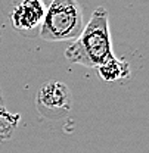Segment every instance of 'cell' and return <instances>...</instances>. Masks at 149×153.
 Instances as JSON below:
<instances>
[{"label": "cell", "instance_id": "277c9868", "mask_svg": "<svg viewBox=\"0 0 149 153\" xmlns=\"http://www.w3.org/2000/svg\"><path fill=\"white\" fill-rule=\"evenodd\" d=\"M71 106V90L62 81H47L38 88L36 96V108L43 118L61 119L70 114Z\"/></svg>", "mask_w": 149, "mask_h": 153}, {"label": "cell", "instance_id": "8992f818", "mask_svg": "<svg viewBox=\"0 0 149 153\" xmlns=\"http://www.w3.org/2000/svg\"><path fill=\"white\" fill-rule=\"evenodd\" d=\"M19 121H21L19 114L7 111L3 96H1V88H0V143L7 141L13 135Z\"/></svg>", "mask_w": 149, "mask_h": 153}, {"label": "cell", "instance_id": "3957f363", "mask_svg": "<svg viewBox=\"0 0 149 153\" xmlns=\"http://www.w3.org/2000/svg\"><path fill=\"white\" fill-rule=\"evenodd\" d=\"M12 28L24 37H37L49 0H0Z\"/></svg>", "mask_w": 149, "mask_h": 153}, {"label": "cell", "instance_id": "5b68a950", "mask_svg": "<svg viewBox=\"0 0 149 153\" xmlns=\"http://www.w3.org/2000/svg\"><path fill=\"white\" fill-rule=\"evenodd\" d=\"M97 69V75L102 81L105 82H115L120 79H126L130 76V65L129 62L118 59L114 56L112 59L103 62L100 66L96 68Z\"/></svg>", "mask_w": 149, "mask_h": 153}, {"label": "cell", "instance_id": "52a82bcc", "mask_svg": "<svg viewBox=\"0 0 149 153\" xmlns=\"http://www.w3.org/2000/svg\"><path fill=\"white\" fill-rule=\"evenodd\" d=\"M0 44H1V30H0Z\"/></svg>", "mask_w": 149, "mask_h": 153}, {"label": "cell", "instance_id": "6da1fadb", "mask_svg": "<svg viewBox=\"0 0 149 153\" xmlns=\"http://www.w3.org/2000/svg\"><path fill=\"white\" fill-rule=\"evenodd\" d=\"M65 57L86 68H97L115 56L112 52L109 15L106 7L97 6L81 34L65 49Z\"/></svg>", "mask_w": 149, "mask_h": 153}, {"label": "cell", "instance_id": "7a4b0ae2", "mask_svg": "<svg viewBox=\"0 0 149 153\" xmlns=\"http://www.w3.org/2000/svg\"><path fill=\"white\" fill-rule=\"evenodd\" d=\"M84 28L83 9L77 0H50L38 36L50 43L75 40Z\"/></svg>", "mask_w": 149, "mask_h": 153}]
</instances>
